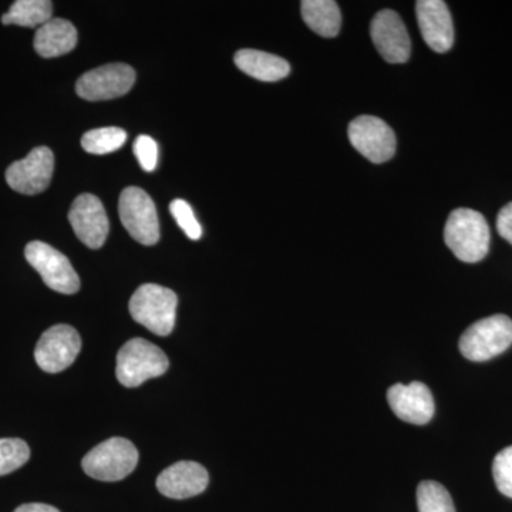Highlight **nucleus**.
<instances>
[{
	"label": "nucleus",
	"instance_id": "5",
	"mask_svg": "<svg viewBox=\"0 0 512 512\" xmlns=\"http://www.w3.org/2000/svg\"><path fill=\"white\" fill-rule=\"evenodd\" d=\"M138 451L131 441L113 437L94 447L83 458L87 476L100 481H120L136 470Z\"/></svg>",
	"mask_w": 512,
	"mask_h": 512
},
{
	"label": "nucleus",
	"instance_id": "12",
	"mask_svg": "<svg viewBox=\"0 0 512 512\" xmlns=\"http://www.w3.org/2000/svg\"><path fill=\"white\" fill-rule=\"evenodd\" d=\"M373 45L389 63H406L412 53V42L402 18L394 10L384 9L370 25Z\"/></svg>",
	"mask_w": 512,
	"mask_h": 512
},
{
	"label": "nucleus",
	"instance_id": "11",
	"mask_svg": "<svg viewBox=\"0 0 512 512\" xmlns=\"http://www.w3.org/2000/svg\"><path fill=\"white\" fill-rule=\"evenodd\" d=\"M55 171V156L49 147H36L29 156L16 161L6 171V181L13 191L25 195L40 194L49 187Z\"/></svg>",
	"mask_w": 512,
	"mask_h": 512
},
{
	"label": "nucleus",
	"instance_id": "13",
	"mask_svg": "<svg viewBox=\"0 0 512 512\" xmlns=\"http://www.w3.org/2000/svg\"><path fill=\"white\" fill-rule=\"evenodd\" d=\"M69 221L74 234L86 247H103L109 235L110 222L103 204L96 195H79L70 208Z\"/></svg>",
	"mask_w": 512,
	"mask_h": 512
},
{
	"label": "nucleus",
	"instance_id": "24",
	"mask_svg": "<svg viewBox=\"0 0 512 512\" xmlns=\"http://www.w3.org/2000/svg\"><path fill=\"white\" fill-rule=\"evenodd\" d=\"M170 212L178 227L183 229L185 235L192 241H198L202 237L200 222L195 218L191 205L184 200H174L170 204Z\"/></svg>",
	"mask_w": 512,
	"mask_h": 512
},
{
	"label": "nucleus",
	"instance_id": "7",
	"mask_svg": "<svg viewBox=\"0 0 512 512\" xmlns=\"http://www.w3.org/2000/svg\"><path fill=\"white\" fill-rule=\"evenodd\" d=\"M30 265L39 272L43 282L53 291L73 295L80 289L79 275L76 274L67 256L42 241H33L25 249Z\"/></svg>",
	"mask_w": 512,
	"mask_h": 512
},
{
	"label": "nucleus",
	"instance_id": "23",
	"mask_svg": "<svg viewBox=\"0 0 512 512\" xmlns=\"http://www.w3.org/2000/svg\"><path fill=\"white\" fill-rule=\"evenodd\" d=\"M30 458V448L20 439H0V477L25 466Z\"/></svg>",
	"mask_w": 512,
	"mask_h": 512
},
{
	"label": "nucleus",
	"instance_id": "21",
	"mask_svg": "<svg viewBox=\"0 0 512 512\" xmlns=\"http://www.w3.org/2000/svg\"><path fill=\"white\" fill-rule=\"evenodd\" d=\"M127 133L119 127H103L87 131L82 138L84 151L96 156L114 153L124 146Z\"/></svg>",
	"mask_w": 512,
	"mask_h": 512
},
{
	"label": "nucleus",
	"instance_id": "1",
	"mask_svg": "<svg viewBox=\"0 0 512 512\" xmlns=\"http://www.w3.org/2000/svg\"><path fill=\"white\" fill-rule=\"evenodd\" d=\"M444 241L460 261L476 264L490 251V227L480 212L458 208L448 217Z\"/></svg>",
	"mask_w": 512,
	"mask_h": 512
},
{
	"label": "nucleus",
	"instance_id": "4",
	"mask_svg": "<svg viewBox=\"0 0 512 512\" xmlns=\"http://www.w3.org/2000/svg\"><path fill=\"white\" fill-rule=\"evenodd\" d=\"M512 345V320L493 315L473 323L460 338L461 355L471 362L500 356Z\"/></svg>",
	"mask_w": 512,
	"mask_h": 512
},
{
	"label": "nucleus",
	"instance_id": "22",
	"mask_svg": "<svg viewBox=\"0 0 512 512\" xmlns=\"http://www.w3.org/2000/svg\"><path fill=\"white\" fill-rule=\"evenodd\" d=\"M419 512H456L447 488L436 481H423L417 488Z\"/></svg>",
	"mask_w": 512,
	"mask_h": 512
},
{
	"label": "nucleus",
	"instance_id": "20",
	"mask_svg": "<svg viewBox=\"0 0 512 512\" xmlns=\"http://www.w3.org/2000/svg\"><path fill=\"white\" fill-rule=\"evenodd\" d=\"M53 3L49 0H18L2 16L3 25L40 28L52 19Z\"/></svg>",
	"mask_w": 512,
	"mask_h": 512
},
{
	"label": "nucleus",
	"instance_id": "26",
	"mask_svg": "<svg viewBox=\"0 0 512 512\" xmlns=\"http://www.w3.org/2000/svg\"><path fill=\"white\" fill-rule=\"evenodd\" d=\"M134 154L138 163L147 173L156 170L158 161V147L156 141L150 136H138L134 143Z\"/></svg>",
	"mask_w": 512,
	"mask_h": 512
},
{
	"label": "nucleus",
	"instance_id": "2",
	"mask_svg": "<svg viewBox=\"0 0 512 512\" xmlns=\"http://www.w3.org/2000/svg\"><path fill=\"white\" fill-rule=\"evenodd\" d=\"M177 295L156 284L141 285L130 299V313L137 323L158 336L173 332L177 316Z\"/></svg>",
	"mask_w": 512,
	"mask_h": 512
},
{
	"label": "nucleus",
	"instance_id": "3",
	"mask_svg": "<svg viewBox=\"0 0 512 512\" xmlns=\"http://www.w3.org/2000/svg\"><path fill=\"white\" fill-rule=\"evenodd\" d=\"M170 362L163 350L146 339L128 340L117 355L116 375L124 387H137L163 376Z\"/></svg>",
	"mask_w": 512,
	"mask_h": 512
},
{
	"label": "nucleus",
	"instance_id": "28",
	"mask_svg": "<svg viewBox=\"0 0 512 512\" xmlns=\"http://www.w3.org/2000/svg\"><path fill=\"white\" fill-rule=\"evenodd\" d=\"M15 512H60V511L57 510V508L52 507V505L32 503V504L20 505V507L16 508Z\"/></svg>",
	"mask_w": 512,
	"mask_h": 512
},
{
	"label": "nucleus",
	"instance_id": "6",
	"mask_svg": "<svg viewBox=\"0 0 512 512\" xmlns=\"http://www.w3.org/2000/svg\"><path fill=\"white\" fill-rule=\"evenodd\" d=\"M121 224L140 244L156 245L160 239L157 208L146 191L128 187L121 192L119 201Z\"/></svg>",
	"mask_w": 512,
	"mask_h": 512
},
{
	"label": "nucleus",
	"instance_id": "10",
	"mask_svg": "<svg viewBox=\"0 0 512 512\" xmlns=\"http://www.w3.org/2000/svg\"><path fill=\"white\" fill-rule=\"evenodd\" d=\"M82 350V339L69 325H56L47 329L37 342L35 359L47 373H60L72 366Z\"/></svg>",
	"mask_w": 512,
	"mask_h": 512
},
{
	"label": "nucleus",
	"instance_id": "15",
	"mask_svg": "<svg viewBox=\"0 0 512 512\" xmlns=\"http://www.w3.org/2000/svg\"><path fill=\"white\" fill-rule=\"evenodd\" d=\"M416 15L424 42L437 53H446L453 47L454 25L446 2L419 0Z\"/></svg>",
	"mask_w": 512,
	"mask_h": 512
},
{
	"label": "nucleus",
	"instance_id": "17",
	"mask_svg": "<svg viewBox=\"0 0 512 512\" xmlns=\"http://www.w3.org/2000/svg\"><path fill=\"white\" fill-rule=\"evenodd\" d=\"M76 45L77 30L73 23L59 18H52L40 26L33 42L37 55L45 59L67 55Z\"/></svg>",
	"mask_w": 512,
	"mask_h": 512
},
{
	"label": "nucleus",
	"instance_id": "25",
	"mask_svg": "<svg viewBox=\"0 0 512 512\" xmlns=\"http://www.w3.org/2000/svg\"><path fill=\"white\" fill-rule=\"evenodd\" d=\"M493 476L498 491L512 498V446L504 448L495 456Z\"/></svg>",
	"mask_w": 512,
	"mask_h": 512
},
{
	"label": "nucleus",
	"instance_id": "19",
	"mask_svg": "<svg viewBox=\"0 0 512 512\" xmlns=\"http://www.w3.org/2000/svg\"><path fill=\"white\" fill-rule=\"evenodd\" d=\"M302 18L306 25L322 37H335L342 25L338 3L333 0H303Z\"/></svg>",
	"mask_w": 512,
	"mask_h": 512
},
{
	"label": "nucleus",
	"instance_id": "9",
	"mask_svg": "<svg viewBox=\"0 0 512 512\" xmlns=\"http://www.w3.org/2000/svg\"><path fill=\"white\" fill-rule=\"evenodd\" d=\"M134 83L136 72L133 67L111 63L84 73L76 84V92L84 100H111L130 92Z\"/></svg>",
	"mask_w": 512,
	"mask_h": 512
},
{
	"label": "nucleus",
	"instance_id": "27",
	"mask_svg": "<svg viewBox=\"0 0 512 512\" xmlns=\"http://www.w3.org/2000/svg\"><path fill=\"white\" fill-rule=\"evenodd\" d=\"M497 231L508 244L512 245V202L505 205L500 214H498Z\"/></svg>",
	"mask_w": 512,
	"mask_h": 512
},
{
	"label": "nucleus",
	"instance_id": "16",
	"mask_svg": "<svg viewBox=\"0 0 512 512\" xmlns=\"http://www.w3.org/2000/svg\"><path fill=\"white\" fill-rule=\"evenodd\" d=\"M208 483H210L208 471L194 461L175 463L157 478L158 491L174 500H185V498L204 493Z\"/></svg>",
	"mask_w": 512,
	"mask_h": 512
},
{
	"label": "nucleus",
	"instance_id": "8",
	"mask_svg": "<svg viewBox=\"0 0 512 512\" xmlns=\"http://www.w3.org/2000/svg\"><path fill=\"white\" fill-rule=\"evenodd\" d=\"M348 134L352 146L372 163H386L396 153L394 131L379 117H357L349 124Z\"/></svg>",
	"mask_w": 512,
	"mask_h": 512
},
{
	"label": "nucleus",
	"instance_id": "14",
	"mask_svg": "<svg viewBox=\"0 0 512 512\" xmlns=\"http://www.w3.org/2000/svg\"><path fill=\"white\" fill-rule=\"evenodd\" d=\"M387 402L400 420L416 426L429 423L436 410L433 394L420 382L394 384L387 392Z\"/></svg>",
	"mask_w": 512,
	"mask_h": 512
},
{
	"label": "nucleus",
	"instance_id": "18",
	"mask_svg": "<svg viewBox=\"0 0 512 512\" xmlns=\"http://www.w3.org/2000/svg\"><path fill=\"white\" fill-rule=\"evenodd\" d=\"M235 64L239 70L261 82H279L291 72V66L285 59L261 50H239L235 55Z\"/></svg>",
	"mask_w": 512,
	"mask_h": 512
}]
</instances>
